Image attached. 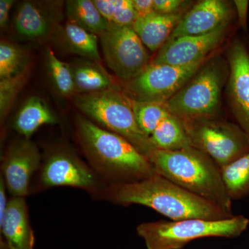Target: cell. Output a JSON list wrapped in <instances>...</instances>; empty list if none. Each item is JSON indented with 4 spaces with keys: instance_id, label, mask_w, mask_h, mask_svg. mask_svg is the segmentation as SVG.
I'll use <instances>...</instances> for the list:
<instances>
[{
    "instance_id": "obj_23",
    "label": "cell",
    "mask_w": 249,
    "mask_h": 249,
    "mask_svg": "<svg viewBox=\"0 0 249 249\" xmlns=\"http://www.w3.org/2000/svg\"><path fill=\"white\" fill-rule=\"evenodd\" d=\"M221 173L228 194L232 200L249 196V151L221 168Z\"/></svg>"
},
{
    "instance_id": "obj_5",
    "label": "cell",
    "mask_w": 249,
    "mask_h": 249,
    "mask_svg": "<svg viewBox=\"0 0 249 249\" xmlns=\"http://www.w3.org/2000/svg\"><path fill=\"white\" fill-rule=\"evenodd\" d=\"M74 103L88 117L128 141L147 159L157 150L139 128L129 96L115 87L80 93L75 96Z\"/></svg>"
},
{
    "instance_id": "obj_32",
    "label": "cell",
    "mask_w": 249,
    "mask_h": 249,
    "mask_svg": "<svg viewBox=\"0 0 249 249\" xmlns=\"http://www.w3.org/2000/svg\"><path fill=\"white\" fill-rule=\"evenodd\" d=\"M237 16H238L239 23L241 27L245 28L247 26V14H248L249 1L245 0H236L234 1Z\"/></svg>"
},
{
    "instance_id": "obj_29",
    "label": "cell",
    "mask_w": 249,
    "mask_h": 249,
    "mask_svg": "<svg viewBox=\"0 0 249 249\" xmlns=\"http://www.w3.org/2000/svg\"><path fill=\"white\" fill-rule=\"evenodd\" d=\"M186 3L181 0H154V9L157 14L173 15L184 11Z\"/></svg>"
},
{
    "instance_id": "obj_15",
    "label": "cell",
    "mask_w": 249,
    "mask_h": 249,
    "mask_svg": "<svg viewBox=\"0 0 249 249\" xmlns=\"http://www.w3.org/2000/svg\"><path fill=\"white\" fill-rule=\"evenodd\" d=\"M42 180L47 186L88 188L94 183L93 174L74 157L64 153L53 155L46 162Z\"/></svg>"
},
{
    "instance_id": "obj_17",
    "label": "cell",
    "mask_w": 249,
    "mask_h": 249,
    "mask_svg": "<svg viewBox=\"0 0 249 249\" xmlns=\"http://www.w3.org/2000/svg\"><path fill=\"white\" fill-rule=\"evenodd\" d=\"M184 14V11L173 15L154 13L146 18L137 19L132 28L147 49L157 52L168 40Z\"/></svg>"
},
{
    "instance_id": "obj_33",
    "label": "cell",
    "mask_w": 249,
    "mask_h": 249,
    "mask_svg": "<svg viewBox=\"0 0 249 249\" xmlns=\"http://www.w3.org/2000/svg\"><path fill=\"white\" fill-rule=\"evenodd\" d=\"M6 183L4 178H1L0 181V224L4 220L5 214L7 210L8 204L6 203Z\"/></svg>"
},
{
    "instance_id": "obj_27",
    "label": "cell",
    "mask_w": 249,
    "mask_h": 249,
    "mask_svg": "<svg viewBox=\"0 0 249 249\" xmlns=\"http://www.w3.org/2000/svg\"><path fill=\"white\" fill-rule=\"evenodd\" d=\"M47 64L51 80L55 89L64 96L76 92L71 65L62 62L52 49L47 50Z\"/></svg>"
},
{
    "instance_id": "obj_12",
    "label": "cell",
    "mask_w": 249,
    "mask_h": 249,
    "mask_svg": "<svg viewBox=\"0 0 249 249\" xmlns=\"http://www.w3.org/2000/svg\"><path fill=\"white\" fill-rule=\"evenodd\" d=\"M58 1H24L15 14L14 27L18 35L29 40L47 38L58 27Z\"/></svg>"
},
{
    "instance_id": "obj_28",
    "label": "cell",
    "mask_w": 249,
    "mask_h": 249,
    "mask_svg": "<svg viewBox=\"0 0 249 249\" xmlns=\"http://www.w3.org/2000/svg\"><path fill=\"white\" fill-rule=\"evenodd\" d=\"M27 77V72L26 71L17 76L0 80V116L1 120L9 113L18 93L25 83Z\"/></svg>"
},
{
    "instance_id": "obj_9",
    "label": "cell",
    "mask_w": 249,
    "mask_h": 249,
    "mask_svg": "<svg viewBox=\"0 0 249 249\" xmlns=\"http://www.w3.org/2000/svg\"><path fill=\"white\" fill-rule=\"evenodd\" d=\"M100 40L108 67L121 79H133L150 63L146 47L132 27L109 24Z\"/></svg>"
},
{
    "instance_id": "obj_7",
    "label": "cell",
    "mask_w": 249,
    "mask_h": 249,
    "mask_svg": "<svg viewBox=\"0 0 249 249\" xmlns=\"http://www.w3.org/2000/svg\"><path fill=\"white\" fill-rule=\"evenodd\" d=\"M181 121L192 146L209 156L220 169L249 151V137L237 124L214 117Z\"/></svg>"
},
{
    "instance_id": "obj_30",
    "label": "cell",
    "mask_w": 249,
    "mask_h": 249,
    "mask_svg": "<svg viewBox=\"0 0 249 249\" xmlns=\"http://www.w3.org/2000/svg\"><path fill=\"white\" fill-rule=\"evenodd\" d=\"M133 4L137 19L146 18L155 13L154 0H133Z\"/></svg>"
},
{
    "instance_id": "obj_4",
    "label": "cell",
    "mask_w": 249,
    "mask_h": 249,
    "mask_svg": "<svg viewBox=\"0 0 249 249\" xmlns=\"http://www.w3.org/2000/svg\"><path fill=\"white\" fill-rule=\"evenodd\" d=\"M249 225L248 218L240 214L218 220L187 219L142 223L137 231L147 249H181L199 238L239 237Z\"/></svg>"
},
{
    "instance_id": "obj_6",
    "label": "cell",
    "mask_w": 249,
    "mask_h": 249,
    "mask_svg": "<svg viewBox=\"0 0 249 249\" xmlns=\"http://www.w3.org/2000/svg\"><path fill=\"white\" fill-rule=\"evenodd\" d=\"M225 78L224 64L219 60L207 62L164 103L165 107L181 121L214 117Z\"/></svg>"
},
{
    "instance_id": "obj_14",
    "label": "cell",
    "mask_w": 249,
    "mask_h": 249,
    "mask_svg": "<svg viewBox=\"0 0 249 249\" xmlns=\"http://www.w3.org/2000/svg\"><path fill=\"white\" fill-rule=\"evenodd\" d=\"M40 154L36 144L26 139L10 150L2 165L8 189L16 197H24L29 191V182L38 168Z\"/></svg>"
},
{
    "instance_id": "obj_16",
    "label": "cell",
    "mask_w": 249,
    "mask_h": 249,
    "mask_svg": "<svg viewBox=\"0 0 249 249\" xmlns=\"http://www.w3.org/2000/svg\"><path fill=\"white\" fill-rule=\"evenodd\" d=\"M0 227L8 249H34L35 237L29 223L24 198L15 196L9 201Z\"/></svg>"
},
{
    "instance_id": "obj_22",
    "label": "cell",
    "mask_w": 249,
    "mask_h": 249,
    "mask_svg": "<svg viewBox=\"0 0 249 249\" xmlns=\"http://www.w3.org/2000/svg\"><path fill=\"white\" fill-rule=\"evenodd\" d=\"M157 150L175 151L193 147L182 121L171 113L150 137Z\"/></svg>"
},
{
    "instance_id": "obj_2",
    "label": "cell",
    "mask_w": 249,
    "mask_h": 249,
    "mask_svg": "<svg viewBox=\"0 0 249 249\" xmlns=\"http://www.w3.org/2000/svg\"><path fill=\"white\" fill-rule=\"evenodd\" d=\"M155 173L232 215L221 169L209 156L189 147L175 151L155 150L147 158Z\"/></svg>"
},
{
    "instance_id": "obj_11",
    "label": "cell",
    "mask_w": 249,
    "mask_h": 249,
    "mask_svg": "<svg viewBox=\"0 0 249 249\" xmlns=\"http://www.w3.org/2000/svg\"><path fill=\"white\" fill-rule=\"evenodd\" d=\"M229 96L236 120L249 138V53L236 40L229 52Z\"/></svg>"
},
{
    "instance_id": "obj_18",
    "label": "cell",
    "mask_w": 249,
    "mask_h": 249,
    "mask_svg": "<svg viewBox=\"0 0 249 249\" xmlns=\"http://www.w3.org/2000/svg\"><path fill=\"white\" fill-rule=\"evenodd\" d=\"M55 33L57 43L66 52L98 63L101 62L97 36L70 21L58 26Z\"/></svg>"
},
{
    "instance_id": "obj_24",
    "label": "cell",
    "mask_w": 249,
    "mask_h": 249,
    "mask_svg": "<svg viewBox=\"0 0 249 249\" xmlns=\"http://www.w3.org/2000/svg\"><path fill=\"white\" fill-rule=\"evenodd\" d=\"M129 98L139 128L150 138L160 123L169 115L170 111L164 103L139 101Z\"/></svg>"
},
{
    "instance_id": "obj_25",
    "label": "cell",
    "mask_w": 249,
    "mask_h": 249,
    "mask_svg": "<svg viewBox=\"0 0 249 249\" xmlns=\"http://www.w3.org/2000/svg\"><path fill=\"white\" fill-rule=\"evenodd\" d=\"M93 2L109 24L132 27L137 19L133 0H93Z\"/></svg>"
},
{
    "instance_id": "obj_31",
    "label": "cell",
    "mask_w": 249,
    "mask_h": 249,
    "mask_svg": "<svg viewBox=\"0 0 249 249\" xmlns=\"http://www.w3.org/2000/svg\"><path fill=\"white\" fill-rule=\"evenodd\" d=\"M14 0H1L0 1V27L5 29L9 22L10 11L14 4Z\"/></svg>"
},
{
    "instance_id": "obj_20",
    "label": "cell",
    "mask_w": 249,
    "mask_h": 249,
    "mask_svg": "<svg viewBox=\"0 0 249 249\" xmlns=\"http://www.w3.org/2000/svg\"><path fill=\"white\" fill-rule=\"evenodd\" d=\"M70 65L77 92L93 93L114 87L110 76L98 62L83 59Z\"/></svg>"
},
{
    "instance_id": "obj_10",
    "label": "cell",
    "mask_w": 249,
    "mask_h": 249,
    "mask_svg": "<svg viewBox=\"0 0 249 249\" xmlns=\"http://www.w3.org/2000/svg\"><path fill=\"white\" fill-rule=\"evenodd\" d=\"M228 24L205 35L183 36L167 41L151 62L186 66L205 60L224 38Z\"/></svg>"
},
{
    "instance_id": "obj_26",
    "label": "cell",
    "mask_w": 249,
    "mask_h": 249,
    "mask_svg": "<svg viewBox=\"0 0 249 249\" xmlns=\"http://www.w3.org/2000/svg\"><path fill=\"white\" fill-rule=\"evenodd\" d=\"M25 52L9 41L0 43V80L17 76L27 71Z\"/></svg>"
},
{
    "instance_id": "obj_19",
    "label": "cell",
    "mask_w": 249,
    "mask_h": 249,
    "mask_svg": "<svg viewBox=\"0 0 249 249\" xmlns=\"http://www.w3.org/2000/svg\"><path fill=\"white\" fill-rule=\"evenodd\" d=\"M57 123L58 119L48 105L41 98L32 96L18 111L14 127L18 133L29 139L41 126Z\"/></svg>"
},
{
    "instance_id": "obj_21",
    "label": "cell",
    "mask_w": 249,
    "mask_h": 249,
    "mask_svg": "<svg viewBox=\"0 0 249 249\" xmlns=\"http://www.w3.org/2000/svg\"><path fill=\"white\" fill-rule=\"evenodd\" d=\"M65 11L68 21L99 37L109 28V23L91 0L67 1Z\"/></svg>"
},
{
    "instance_id": "obj_8",
    "label": "cell",
    "mask_w": 249,
    "mask_h": 249,
    "mask_svg": "<svg viewBox=\"0 0 249 249\" xmlns=\"http://www.w3.org/2000/svg\"><path fill=\"white\" fill-rule=\"evenodd\" d=\"M206 61L205 59L186 66L150 62L135 78L127 81L125 93L136 101L166 103Z\"/></svg>"
},
{
    "instance_id": "obj_1",
    "label": "cell",
    "mask_w": 249,
    "mask_h": 249,
    "mask_svg": "<svg viewBox=\"0 0 249 249\" xmlns=\"http://www.w3.org/2000/svg\"><path fill=\"white\" fill-rule=\"evenodd\" d=\"M110 193L116 203L147 206L173 221L218 220L233 216L157 174L139 181L119 183Z\"/></svg>"
},
{
    "instance_id": "obj_13",
    "label": "cell",
    "mask_w": 249,
    "mask_h": 249,
    "mask_svg": "<svg viewBox=\"0 0 249 249\" xmlns=\"http://www.w3.org/2000/svg\"><path fill=\"white\" fill-rule=\"evenodd\" d=\"M232 16L230 4L222 0H204L183 15L168 41L183 36L209 34L229 24Z\"/></svg>"
},
{
    "instance_id": "obj_3",
    "label": "cell",
    "mask_w": 249,
    "mask_h": 249,
    "mask_svg": "<svg viewBox=\"0 0 249 249\" xmlns=\"http://www.w3.org/2000/svg\"><path fill=\"white\" fill-rule=\"evenodd\" d=\"M77 127L81 142L93 160L126 182L156 174L146 157L119 134L101 128L83 116L78 118Z\"/></svg>"
}]
</instances>
